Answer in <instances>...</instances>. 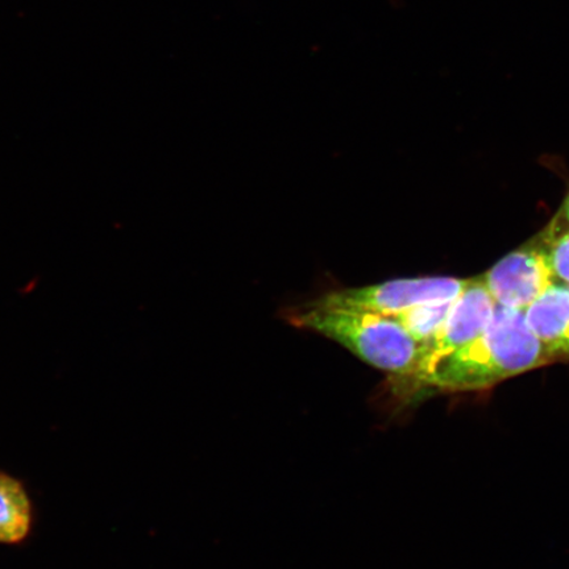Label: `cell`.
Returning <instances> with one entry per match:
<instances>
[{
  "instance_id": "1",
  "label": "cell",
  "mask_w": 569,
  "mask_h": 569,
  "mask_svg": "<svg viewBox=\"0 0 569 569\" xmlns=\"http://www.w3.org/2000/svg\"><path fill=\"white\" fill-rule=\"evenodd\" d=\"M550 360L525 312L497 306L486 330L440 362L426 383L450 390L483 389Z\"/></svg>"
},
{
  "instance_id": "2",
  "label": "cell",
  "mask_w": 569,
  "mask_h": 569,
  "mask_svg": "<svg viewBox=\"0 0 569 569\" xmlns=\"http://www.w3.org/2000/svg\"><path fill=\"white\" fill-rule=\"evenodd\" d=\"M291 325L319 333L362 361L397 377H415L419 345L395 318L377 312L311 303L289 316Z\"/></svg>"
},
{
  "instance_id": "3",
  "label": "cell",
  "mask_w": 569,
  "mask_h": 569,
  "mask_svg": "<svg viewBox=\"0 0 569 569\" xmlns=\"http://www.w3.org/2000/svg\"><path fill=\"white\" fill-rule=\"evenodd\" d=\"M469 280L453 279V277L393 280L365 288L332 291L315 303L395 317L418 305L455 301L468 287Z\"/></svg>"
},
{
  "instance_id": "4",
  "label": "cell",
  "mask_w": 569,
  "mask_h": 569,
  "mask_svg": "<svg viewBox=\"0 0 569 569\" xmlns=\"http://www.w3.org/2000/svg\"><path fill=\"white\" fill-rule=\"evenodd\" d=\"M496 309L497 305L480 277L469 280L436 337L419 346L418 368L412 379L426 383L440 362L486 330Z\"/></svg>"
},
{
  "instance_id": "5",
  "label": "cell",
  "mask_w": 569,
  "mask_h": 569,
  "mask_svg": "<svg viewBox=\"0 0 569 569\" xmlns=\"http://www.w3.org/2000/svg\"><path fill=\"white\" fill-rule=\"evenodd\" d=\"M480 279L497 306L522 311L557 283L538 237L505 256Z\"/></svg>"
},
{
  "instance_id": "6",
  "label": "cell",
  "mask_w": 569,
  "mask_h": 569,
  "mask_svg": "<svg viewBox=\"0 0 569 569\" xmlns=\"http://www.w3.org/2000/svg\"><path fill=\"white\" fill-rule=\"evenodd\" d=\"M526 322L550 359L569 356V287L553 283L525 311Z\"/></svg>"
},
{
  "instance_id": "7",
  "label": "cell",
  "mask_w": 569,
  "mask_h": 569,
  "mask_svg": "<svg viewBox=\"0 0 569 569\" xmlns=\"http://www.w3.org/2000/svg\"><path fill=\"white\" fill-rule=\"evenodd\" d=\"M32 522V502L23 483L0 471V545L24 542Z\"/></svg>"
},
{
  "instance_id": "8",
  "label": "cell",
  "mask_w": 569,
  "mask_h": 569,
  "mask_svg": "<svg viewBox=\"0 0 569 569\" xmlns=\"http://www.w3.org/2000/svg\"><path fill=\"white\" fill-rule=\"evenodd\" d=\"M455 301H438L415 306L395 318L419 346L429 343L443 326Z\"/></svg>"
},
{
  "instance_id": "9",
  "label": "cell",
  "mask_w": 569,
  "mask_h": 569,
  "mask_svg": "<svg viewBox=\"0 0 569 569\" xmlns=\"http://www.w3.org/2000/svg\"><path fill=\"white\" fill-rule=\"evenodd\" d=\"M538 238L542 241L555 280L569 287V224L555 217Z\"/></svg>"
},
{
  "instance_id": "10",
  "label": "cell",
  "mask_w": 569,
  "mask_h": 569,
  "mask_svg": "<svg viewBox=\"0 0 569 569\" xmlns=\"http://www.w3.org/2000/svg\"><path fill=\"white\" fill-rule=\"evenodd\" d=\"M557 217L560 218L561 220H565V222L569 224V194L566 198L565 203L561 204V208Z\"/></svg>"
}]
</instances>
